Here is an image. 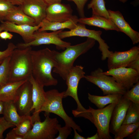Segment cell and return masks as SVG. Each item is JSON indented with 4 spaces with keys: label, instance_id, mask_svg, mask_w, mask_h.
<instances>
[{
    "label": "cell",
    "instance_id": "8d00e7d4",
    "mask_svg": "<svg viewBox=\"0 0 139 139\" xmlns=\"http://www.w3.org/2000/svg\"><path fill=\"white\" fill-rule=\"evenodd\" d=\"M5 139H24V137L17 134L13 129L7 134Z\"/></svg>",
    "mask_w": 139,
    "mask_h": 139
},
{
    "label": "cell",
    "instance_id": "bcb514c9",
    "mask_svg": "<svg viewBox=\"0 0 139 139\" xmlns=\"http://www.w3.org/2000/svg\"><path fill=\"white\" fill-rule=\"evenodd\" d=\"M118 0L120 2L123 3H125L127 2L128 0ZM137 1H139V0H136Z\"/></svg>",
    "mask_w": 139,
    "mask_h": 139
},
{
    "label": "cell",
    "instance_id": "44dd1931",
    "mask_svg": "<svg viewBox=\"0 0 139 139\" xmlns=\"http://www.w3.org/2000/svg\"><path fill=\"white\" fill-rule=\"evenodd\" d=\"M78 23L102 28L106 30H119L114 23L109 19L96 15L89 18H80L78 19Z\"/></svg>",
    "mask_w": 139,
    "mask_h": 139
},
{
    "label": "cell",
    "instance_id": "74e56055",
    "mask_svg": "<svg viewBox=\"0 0 139 139\" xmlns=\"http://www.w3.org/2000/svg\"><path fill=\"white\" fill-rule=\"evenodd\" d=\"M6 31H4L0 33V38L5 40L11 39L13 37V35Z\"/></svg>",
    "mask_w": 139,
    "mask_h": 139
},
{
    "label": "cell",
    "instance_id": "cb8c5ba5",
    "mask_svg": "<svg viewBox=\"0 0 139 139\" xmlns=\"http://www.w3.org/2000/svg\"><path fill=\"white\" fill-rule=\"evenodd\" d=\"M122 96L120 94H109L100 96L88 93L89 100L98 109L103 108L111 103H117Z\"/></svg>",
    "mask_w": 139,
    "mask_h": 139
},
{
    "label": "cell",
    "instance_id": "e575fe53",
    "mask_svg": "<svg viewBox=\"0 0 139 139\" xmlns=\"http://www.w3.org/2000/svg\"><path fill=\"white\" fill-rule=\"evenodd\" d=\"M73 2L76 5L77 9L80 18L85 17L84 7L88 0H68Z\"/></svg>",
    "mask_w": 139,
    "mask_h": 139
},
{
    "label": "cell",
    "instance_id": "60d3db41",
    "mask_svg": "<svg viewBox=\"0 0 139 139\" xmlns=\"http://www.w3.org/2000/svg\"><path fill=\"white\" fill-rule=\"evenodd\" d=\"M14 5H21L23 0H6Z\"/></svg>",
    "mask_w": 139,
    "mask_h": 139
},
{
    "label": "cell",
    "instance_id": "4316f807",
    "mask_svg": "<svg viewBox=\"0 0 139 139\" xmlns=\"http://www.w3.org/2000/svg\"><path fill=\"white\" fill-rule=\"evenodd\" d=\"M33 122L30 115L23 116L18 124L13 129L18 134L24 136L32 129Z\"/></svg>",
    "mask_w": 139,
    "mask_h": 139
},
{
    "label": "cell",
    "instance_id": "c3c4849f",
    "mask_svg": "<svg viewBox=\"0 0 139 139\" xmlns=\"http://www.w3.org/2000/svg\"><path fill=\"white\" fill-rule=\"evenodd\" d=\"M3 61H0V64L2 63Z\"/></svg>",
    "mask_w": 139,
    "mask_h": 139
},
{
    "label": "cell",
    "instance_id": "83f0119b",
    "mask_svg": "<svg viewBox=\"0 0 139 139\" xmlns=\"http://www.w3.org/2000/svg\"><path fill=\"white\" fill-rule=\"evenodd\" d=\"M139 122V104L132 102L127 111L122 125L135 123Z\"/></svg>",
    "mask_w": 139,
    "mask_h": 139
},
{
    "label": "cell",
    "instance_id": "836d02e7",
    "mask_svg": "<svg viewBox=\"0 0 139 139\" xmlns=\"http://www.w3.org/2000/svg\"><path fill=\"white\" fill-rule=\"evenodd\" d=\"M16 48V46L13 43L9 42L5 50L2 51H0V61H3L6 58L10 56L13 50Z\"/></svg>",
    "mask_w": 139,
    "mask_h": 139
},
{
    "label": "cell",
    "instance_id": "d6986e66",
    "mask_svg": "<svg viewBox=\"0 0 139 139\" xmlns=\"http://www.w3.org/2000/svg\"><path fill=\"white\" fill-rule=\"evenodd\" d=\"M110 19L121 32L128 36L133 44L139 42V33L133 30L125 21L121 13L119 11L108 10Z\"/></svg>",
    "mask_w": 139,
    "mask_h": 139
},
{
    "label": "cell",
    "instance_id": "7dc6e473",
    "mask_svg": "<svg viewBox=\"0 0 139 139\" xmlns=\"http://www.w3.org/2000/svg\"><path fill=\"white\" fill-rule=\"evenodd\" d=\"M3 31L2 28L1 27V26H0V33L2 32V31Z\"/></svg>",
    "mask_w": 139,
    "mask_h": 139
},
{
    "label": "cell",
    "instance_id": "ab89813d",
    "mask_svg": "<svg viewBox=\"0 0 139 139\" xmlns=\"http://www.w3.org/2000/svg\"><path fill=\"white\" fill-rule=\"evenodd\" d=\"M127 138L130 139H139V128L127 137Z\"/></svg>",
    "mask_w": 139,
    "mask_h": 139
},
{
    "label": "cell",
    "instance_id": "277c9868",
    "mask_svg": "<svg viewBox=\"0 0 139 139\" xmlns=\"http://www.w3.org/2000/svg\"><path fill=\"white\" fill-rule=\"evenodd\" d=\"M83 68L84 67L81 65H76L74 66L70 71L65 80L67 88L64 92L63 98L70 96L76 102L77 108L72 110V113L75 117H82L89 119L91 117V114L88 109L85 108L81 104L78 95L79 82L85 76Z\"/></svg>",
    "mask_w": 139,
    "mask_h": 139
},
{
    "label": "cell",
    "instance_id": "7402d4cb",
    "mask_svg": "<svg viewBox=\"0 0 139 139\" xmlns=\"http://www.w3.org/2000/svg\"><path fill=\"white\" fill-rule=\"evenodd\" d=\"M4 21L11 22L18 25H37L34 20L26 14L19 6H16L11 11L6 17Z\"/></svg>",
    "mask_w": 139,
    "mask_h": 139
},
{
    "label": "cell",
    "instance_id": "7bdbcfd3",
    "mask_svg": "<svg viewBox=\"0 0 139 139\" xmlns=\"http://www.w3.org/2000/svg\"><path fill=\"white\" fill-rule=\"evenodd\" d=\"M74 136L73 138L74 139H86V138L80 135L77 132L76 130H74Z\"/></svg>",
    "mask_w": 139,
    "mask_h": 139
},
{
    "label": "cell",
    "instance_id": "f6af8a7d",
    "mask_svg": "<svg viewBox=\"0 0 139 139\" xmlns=\"http://www.w3.org/2000/svg\"><path fill=\"white\" fill-rule=\"evenodd\" d=\"M4 109L3 102L0 100V115L3 114Z\"/></svg>",
    "mask_w": 139,
    "mask_h": 139
},
{
    "label": "cell",
    "instance_id": "30bf717a",
    "mask_svg": "<svg viewBox=\"0 0 139 139\" xmlns=\"http://www.w3.org/2000/svg\"><path fill=\"white\" fill-rule=\"evenodd\" d=\"M62 31L63 30H60L48 32L46 31H40L37 30L34 33L33 40L27 43H19L16 45L17 48L23 49L32 46L52 44L55 45L58 49H64L71 45V43L64 41L60 38L59 33Z\"/></svg>",
    "mask_w": 139,
    "mask_h": 139
},
{
    "label": "cell",
    "instance_id": "7a4b0ae2",
    "mask_svg": "<svg viewBox=\"0 0 139 139\" xmlns=\"http://www.w3.org/2000/svg\"><path fill=\"white\" fill-rule=\"evenodd\" d=\"M96 41L87 38L84 42L75 45L69 46L63 51L55 50L56 65L53 69L54 73L58 74L65 80L70 71L73 67L76 60L80 56L85 54L95 45Z\"/></svg>",
    "mask_w": 139,
    "mask_h": 139
},
{
    "label": "cell",
    "instance_id": "d590c367",
    "mask_svg": "<svg viewBox=\"0 0 139 139\" xmlns=\"http://www.w3.org/2000/svg\"><path fill=\"white\" fill-rule=\"evenodd\" d=\"M15 126L6 121L3 117H0V139L4 138L3 134L7 129Z\"/></svg>",
    "mask_w": 139,
    "mask_h": 139
},
{
    "label": "cell",
    "instance_id": "f546056e",
    "mask_svg": "<svg viewBox=\"0 0 139 139\" xmlns=\"http://www.w3.org/2000/svg\"><path fill=\"white\" fill-rule=\"evenodd\" d=\"M10 58V56L4 60L0 64V87L9 82Z\"/></svg>",
    "mask_w": 139,
    "mask_h": 139
},
{
    "label": "cell",
    "instance_id": "3957f363",
    "mask_svg": "<svg viewBox=\"0 0 139 139\" xmlns=\"http://www.w3.org/2000/svg\"><path fill=\"white\" fill-rule=\"evenodd\" d=\"M31 46L16 48L10 56L9 82L29 80L32 76Z\"/></svg>",
    "mask_w": 139,
    "mask_h": 139
},
{
    "label": "cell",
    "instance_id": "9c48e42d",
    "mask_svg": "<svg viewBox=\"0 0 139 139\" xmlns=\"http://www.w3.org/2000/svg\"><path fill=\"white\" fill-rule=\"evenodd\" d=\"M44 121H36L24 139H54L58 132V121L56 118H51L49 113L45 112Z\"/></svg>",
    "mask_w": 139,
    "mask_h": 139
},
{
    "label": "cell",
    "instance_id": "f35d334b",
    "mask_svg": "<svg viewBox=\"0 0 139 139\" xmlns=\"http://www.w3.org/2000/svg\"><path fill=\"white\" fill-rule=\"evenodd\" d=\"M127 68H132L139 73V58L133 61Z\"/></svg>",
    "mask_w": 139,
    "mask_h": 139
},
{
    "label": "cell",
    "instance_id": "5b68a950",
    "mask_svg": "<svg viewBox=\"0 0 139 139\" xmlns=\"http://www.w3.org/2000/svg\"><path fill=\"white\" fill-rule=\"evenodd\" d=\"M64 92H59L56 89L46 92V101L40 112L55 114L63 119L65 125L71 126L73 130L82 132V131L80 127L76 124L72 118L67 115L64 109L62 99L64 98Z\"/></svg>",
    "mask_w": 139,
    "mask_h": 139
},
{
    "label": "cell",
    "instance_id": "2e32d148",
    "mask_svg": "<svg viewBox=\"0 0 139 139\" xmlns=\"http://www.w3.org/2000/svg\"><path fill=\"white\" fill-rule=\"evenodd\" d=\"M73 16L69 5L57 3L47 6L45 19L50 22H62L69 20Z\"/></svg>",
    "mask_w": 139,
    "mask_h": 139
},
{
    "label": "cell",
    "instance_id": "ee69618b",
    "mask_svg": "<svg viewBox=\"0 0 139 139\" xmlns=\"http://www.w3.org/2000/svg\"><path fill=\"white\" fill-rule=\"evenodd\" d=\"M86 139H100L97 132L94 135L91 137H88Z\"/></svg>",
    "mask_w": 139,
    "mask_h": 139
},
{
    "label": "cell",
    "instance_id": "f1b7e54d",
    "mask_svg": "<svg viewBox=\"0 0 139 139\" xmlns=\"http://www.w3.org/2000/svg\"><path fill=\"white\" fill-rule=\"evenodd\" d=\"M139 128V122L121 125L114 134L115 139H123L127 137Z\"/></svg>",
    "mask_w": 139,
    "mask_h": 139
},
{
    "label": "cell",
    "instance_id": "d6a6232c",
    "mask_svg": "<svg viewBox=\"0 0 139 139\" xmlns=\"http://www.w3.org/2000/svg\"><path fill=\"white\" fill-rule=\"evenodd\" d=\"M57 128L59 134L54 139H66L72 131V128L71 126L66 125L62 127L60 125L58 124Z\"/></svg>",
    "mask_w": 139,
    "mask_h": 139
},
{
    "label": "cell",
    "instance_id": "b9f144b4",
    "mask_svg": "<svg viewBox=\"0 0 139 139\" xmlns=\"http://www.w3.org/2000/svg\"><path fill=\"white\" fill-rule=\"evenodd\" d=\"M43 1L47 6H48L54 3H61L62 0H43Z\"/></svg>",
    "mask_w": 139,
    "mask_h": 139
},
{
    "label": "cell",
    "instance_id": "8992f818",
    "mask_svg": "<svg viewBox=\"0 0 139 139\" xmlns=\"http://www.w3.org/2000/svg\"><path fill=\"white\" fill-rule=\"evenodd\" d=\"M85 25L78 23L74 29L60 32L59 33V37L62 39L73 36L85 37L93 39L99 43V49L102 55L101 59L103 60H106L111 55L113 51L109 50V46L101 38L102 32L87 29Z\"/></svg>",
    "mask_w": 139,
    "mask_h": 139
},
{
    "label": "cell",
    "instance_id": "4fadbf2b",
    "mask_svg": "<svg viewBox=\"0 0 139 139\" xmlns=\"http://www.w3.org/2000/svg\"><path fill=\"white\" fill-rule=\"evenodd\" d=\"M139 58V47L135 46L127 51H115L107 58L109 70L121 67H128L134 60Z\"/></svg>",
    "mask_w": 139,
    "mask_h": 139
},
{
    "label": "cell",
    "instance_id": "603a6c76",
    "mask_svg": "<svg viewBox=\"0 0 139 139\" xmlns=\"http://www.w3.org/2000/svg\"><path fill=\"white\" fill-rule=\"evenodd\" d=\"M27 80L8 82L1 86L0 100L3 102L13 101L18 89Z\"/></svg>",
    "mask_w": 139,
    "mask_h": 139
},
{
    "label": "cell",
    "instance_id": "484cf974",
    "mask_svg": "<svg viewBox=\"0 0 139 139\" xmlns=\"http://www.w3.org/2000/svg\"><path fill=\"white\" fill-rule=\"evenodd\" d=\"M87 7L88 9H92V15L99 16L109 19L104 0H91L88 4Z\"/></svg>",
    "mask_w": 139,
    "mask_h": 139
},
{
    "label": "cell",
    "instance_id": "52a82bcc",
    "mask_svg": "<svg viewBox=\"0 0 139 139\" xmlns=\"http://www.w3.org/2000/svg\"><path fill=\"white\" fill-rule=\"evenodd\" d=\"M103 70L98 68L90 75L85 76L88 81L96 85L102 90L104 95L109 94L123 95L126 90L117 83L112 76L104 74Z\"/></svg>",
    "mask_w": 139,
    "mask_h": 139
},
{
    "label": "cell",
    "instance_id": "ba28073f",
    "mask_svg": "<svg viewBox=\"0 0 139 139\" xmlns=\"http://www.w3.org/2000/svg\"><path fill=\"white\" fill-rule=\"evenodd\" d=\"M117 103H111L98 109L89 106L88 109L91 114L92 123L97 128L100 139H112L110 135V124L112 111Z\"/></svg>",
    "mask_w": 139,
    "mask_h": 139
},
{
    "label": "cell",
    "instance_id": "9a60e30c",
    "mask_svg": "<svg viewBox=\"0 0 139 139\" xmlns=\"http://www.w3.org/2000/svg\"><path fill=\"white\" fill-rule=\"evenodd\" d=\"M0 25L3 31L17 33L22 37L24 43L30 42L34 39V32L40 27L39 25L32 26L27 24L18 25L7 21H0Z\"/></svg>",
    "mask_w": 139,
    "mask_h": 139
},
{
    "label": "cell",
    "instance_id": "d4e9b609",
    "mask_svg": "<svg viewBox=\"0 0 139 139\" xmlns=\"http://www.w3.org/2000/svg\"><path fill=\"white\" fill-rule=\"evenodd\" d=\"M3 104V117L7 121L16 126L22 119L23 116L18 113L13 101L4 102Z\"/></svg>",
    "mask_w": 139,
    "mask_h": 139
},
{
    "label": "cell",
    "instance_id": "ffe728a7",
    "mask_svg": "<svg viewBox=\"0 0 139 139\" xmlns=\"http://www.w3.org/2000/svg\"><path fill=\"white\" fill-rule=\"evenodd\" d=\"M78 19L76 16L73 15L71 19L66 21L55 22L50 21L45 19L40 23V27L38 30L56 31L65 29L71 30L76 27L78 23Z\"/></svg>",
    "mask_w": 139,
    "mask_h": 139
},
{
    "label": "cell",
    "instance_id": "5bb4252c",
    "mask_svg": "<svg viewBox=\"0 0 139 139\" xmlns=\"http://www.w3.org/2000/svg\"><path fill=\"white\" fill-rule=\"evenodd\" d=\"M19 6L26 14L34 20L36 25L45 18L48 6L43 0H23Z\"/></svg>",
    "mask_w": 139,
    "mask_h": 139
},
{
    "label": "cell",
    "instance_id": "7c38bea8",
    "mask_svg": "<svg viewBox=\"0 0 139 139\" xmlns=\"http://www.w3.org/2000/svg\"><path fill=\"white\" fill-rule=\"evenodd\" d=\"M103 73L111 76L126 90L139 81V73L131 68L121 67L111 69L103 72Z\"/></svg>",
    "mask_w": 139,
    "mask_h": 139
},
{
    "label": "cell",
    "instance_id": "6da1fadb",
    "mask_svg": "<svg viewBox=\"0 0 139 139\" xmlns=\"http://www.w3.org/2000/svg\"><path fill=\"white\" fill-rule=\"evenodd\" d=\"M55 51L47 48L31 51L32 76L44 87L55 86L58 84L57 80L53 76L51 73L56 65Z\"/></svg>",
    "mask_w": 139,
    "mask_h": 139
},
{
    "label": "cell",
    "instance_id": "1f68e13d",
    "mask_svg": "<svg viewBox=\"0 0 139 139\" xmlns=\"http://www.w3.org/2000/svg\"><path fill=\"white\" fill-rule=\"evenodd\" d=\"M16 6L6 0H0V21H4L9 13Z\"/></svg>",
    "mask_w": 139,
    "mask_h": 139
},
{
    "label": "cell",
    "instance_id": "ac0fdd59",
    "mask_svg": "<svg viewBox=\"0 0 139 139\" xmlns=\"http://www.w3.org/2000/svg\"><path fill=\"white\" fill-rule=\"evenodd\" d=\"M132 102L123 96L115 106L112 111L110 124V133L114 135L122 124L127 109Z\"/></svg>",
    "mask_w": 139,
    "mask_h": 139
},
{
    "label": "cell",
    "instance_id": "4dcf8cb0",
    "mask_svg": "<svg viewBox=\"0 0 139 139\" xmlns=\"http://www.w3.org/2000/svg\"><path fill=\"white\" fill-rule=\"evenodd\" d=\"M123 96L133 103L139 104V81L130 89L126 90Z\"/></svg>",
    "mask_w": 139,
    "mask_h": 139
},
{
    "label": "cell",
    "instance_id": "e0dca14e",
    "mask_svg": "<svg viewBox=\"0 0 139 139\" xmlns=\"http://www.w3.org/2000/svg\"><path fill=\"white\" fill-rule=\"evenodd\" d=\"M29 80L32 86L33 106L32 111L33 110L34 111L31 116L34 123L36 121H41L39 114L46 101V92L44 90V87L39 84L32 76Z\"/></svg>",
    "mask_w": 139,
    "mask_h": 139
},
{
    "label": "cell",
    "instance_id": "8fae6325",
    "mask_svg": "<svg viewBox=\"0 0 139 139\" xmlns=\"http://www.w3.org/2000/svg\"><path fill=\"white\" fill-rule=\"evenodd\" d=\"M13 101L20 116L30 115L33 106L32 86L29 80L19 87Z\"/></svg>",
    "mask_w": 139,
    "mask_h": 139
}]
</instances>
